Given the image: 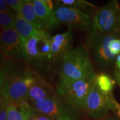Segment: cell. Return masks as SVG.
Returning a JSON list of instances; mask_svg holds the SVG:
<instances>
[{
	"label": "cell",
	"mask_w": 120,
	"mask_h": 120,
	"mask_svg": "<svg viewBox=\"0 0 120 120\" xmlns=\"http://www.w3.org/2000/svg\"><path fill=\"white\" fill-rule=\"evenodd\" d=\"M94 72L89 53L84 47L79 46L71 49L62 58L60 83L75 81Z\"/></svg>",
	"instance_id": "cell-1"
},
{
	"label": "cell",
	"mask_w": 120,
	"mask_h": 120,
	"mask_svg": "<svg viewBox=\"0 0 120 120\" xmlns=\"http://www.w3.org/2000/svg\"><path fill=\"white\" fill-rule=\"evenodd\" d=\"M4 90L8 95L12 103H21L27 101L28 87L26 85L23 73L5 67Z\"/></svg>",
	"instance_id": "cell-7"
},
{
	"label": "cell",
	"mask_w": 120,
	"mask_h": 120,
	"mask_svg": "<svg viewBox=\"0 0 120 120\" xmlns=\"http://www.w3.org/2000/svg\"><path fill=\"white\" fill-rule=\"evenodd\" d=\"M54 18L57 25L60 23L68 26L70 28H77L91 32L93 29V19L88 13L81 9L59 5L53 9Z\"/></svg>",
	"instance_id": "cell-4"
},
{
	"label": "cell",
	"mask_w": 120,
	"mask_h": 120,
	"mask_svg": "<svg viewBox=\"0 0 120 120\" xmlns=\"http://www.w3.org/2000/svg\"><path fill=\"white\" fill-rule=\"evenodd\" d=\"M13 27L17 31L20 37L23 38H30L33 36H40L46 33V31L35 28L24 18L17 15L15 17Z\"/></svg>",
	"instance_id": "cell-14"
},
{
	"label": "cell",
	"mask_w": 120,
	"mask_h": 120,
	"mask_svg": "<svg viewBox=\"0 0 120 120\" xmlns=\"http://www.w3.org/2000/svg\"><path fill=\"white\" fill-rule=\"evenodd\" d=\"M0 49L9 58L22 56L21 37L14 27L5 30L0 35Z\"/></svg>",
	"instance_id": "cell-9"
},
{
	"label": "cell",
	"mask_w": 120,
	"mask_h": 120,
	"mask_svg": "<svg viewBox=\"0 0 120 120\" xmlns=\"http://www.w3.org/2000/svg\"><path fill=\"white\" fill-rule=\"evenodd\" d=\"M113 98L112 95H107L102 94L94 84L86 98L83 109L94 118L101 117L111 110Z\"/></svg>",
	"instance_id": "cell-8"
},
{
	"label": "cell",
	"mask_w": 120,
	"mask_h": 120,
	"mask_svg": "<svg viewBox=\"0 0 120 120\" xmlns=\"http://www.w3.org/2000/svg\"><path fill=\"white\" fill-rule=\"evenodd\" d=\"M5 1L9 6L17 13V15H18L22 5L23 4L24 0H5Z\"/></svg>",
	"instance_id": "cell-22"
},
{
	"label": "cell",
	"mask_w": 120,
	"mask_h": 120,
	"mask_svg": "<svg viewBox=\"0 0 120 120\" xmlns=\"http://www.w3.org/2000/svg\"><path fill=\"white\" fill-rule=\"evenodd\" d=\"M72 35L71 30L66 32L58 34L52 36L51 38L50 52L47 60L52 61H57L62 60L64 56L71 49Z\"/></svg>",
	"instance_id": "cell-10"
},
{
	"label": "cell",
	"mask_w": 120,
	"mask_h": 120,
	"mask_svg": "<svg viewBox=\"0 0 120 120\" xmlns=\"http://www.w3.org/2000/svg\"><path fill=\"white\" fill-rule=\"evenodd\" d=\"M116 80L105 73L96 74L95 85L102 94L107 95H112L113 90L116 85Z\"/></svg>",
	"instance_id": "cell-17"
},
{
	"label": "cell",
	"mask_w": 120,
	"mask_h": 120,
	"mask_svg": "<svg viewBox=\"0 0 120 120\" xmlns=\"http://www.w3.org/2000/svg\"><path fill=\"white\" fill-rule=\"evenodd\" d=\"M11 11L5 0H0V12H8Z\"/></svg>",
	"instance_id": "cell-25"
},
{
	"label": "cell",
	"mask_w": 120,
	"mask_h": 120,
	"mask_svg": "<svg viewBox=\"0 0 120 120\" xmlns=\"http://www.w3.org/2000/svg\"><path fill=\"white\" fill-rule=\"evenodd\" d=\"M31 105L24 101L21 103H11L7 107L8 120H27Z\"/></svg>",
	"instance_id": "cell-15"
},
{
	"label": "cell",
	"mask_w": 120,
	"mask_h": 120,
	"mask_svg": "<svg viewBox=\"0 0 120 120\" xmlns=\"http://www.w3.org/2000/svg\"><path fill=\"white\" fill-rule=\"evenodd\" d=\"M95 76L96 73L94 72L75 81L66 83H58V94L72 107L83 109L86 98L94 86Z\"/></svg>",
	"instance_id": "cell-2"
},
{
	"label": "cell",
	"mask_w": 120,
	"mask_h": 120,
	"mask_svg": "<svg viewBox=\"0 0 120 120\" xmlns=\"http://www.w3.org/2000/svg\"><path fill=\"white\" fill-rule=\"evenodd\" d=\"M108 49L110 53L114 56L120 53V35L113 38L108 43Z\"/></svg>",
	"instance_id": "cell-20"
},
{
	"label": "cell",
	"mask_w": 120,
	"mask_h": 120,
	"mask_svg": "<svg viewBox=\"0 0 120 120\" xmlns=\"http://www.w3.org/2000/svg\"><path fill=\"white\" fill-rule=\"evenodd\" d=\"M31 106L36 111L51 116L56 120H75L78 116L76 108L64 102L56 95L42 101L31 103Z\"/></svg>",
	"instance_id": "cell-5"
},
{
	"label": "cell",
	"mask_w": 120,
	"mask_h": 120,
	"mask_svg": "<svg viewBox=\"0 0 120 120\" xmlns=\"http://www.w3.org/2000/svg\"><path fill=\"white\" fill-rule=\"evenodd\" d=\"M17 15H20L24 18L26 21L30 23L35 28L39 30H43V27L39 22L38 17L35 13L34 3L31 0H24L20 11Z\"/></svg>",
	"instance_id": "cell-16"
},
{
	"label": "cell",
	"mask_w": 120,
	"mask_h": 120,
	"mask_svg": "<svg viewBox=\"0 0 120 120\" xmlns=\"http://www.w3.org/2000/svg\"><path fill=\"white\" fill-rule=\"evenodd\" d=\"M56 2L59 5L70 7V8H77L79 9L98 8L96 5H95L94 4L84 0H60V1H56Z\"/></svg>",
	"instance_id": "cell-18"
},
{
	"label": "cell",
	"mask_w": 120,
	"mask_h": 120,
	"mask_svg": "<svg viewBox=\"0 0 120 120\" xmlns=\"http://www.w3.org/2000/svg\"><path fill=\"white\" fill-rule=\"evenodd\" d=\"M0 120H8V111L7 108L0 111Z\"/></svg>",
	"instance_id": "cell-27"
},
{
	"label": "cell",
	"mask_w": 120,
	"mask_h": 120,
	"mask_svg": "<svg viewBox=\"0 0 120 120\" xmlns=\"http://www.w3.org/2000/svg\"><path fill=\"white\" fill-rule=\"evenodd\" d=\"M33 3L36 17L44 31L52 30L58 26L54 18V5L52 1L34 0Z\"/></svg>",
	"instance_id": "cell-11"
},
{
	"label": "cell",
	"mask_w": 120,
	"mask_h": 120,
	"mask_svg": "<svg viewBox=\"0 0 120 120\" xmlns=\"http://www.w3.org/2000/svg\"><path fill=\"white\" fill-rule=\"evenodd\" d=\"M5 57L4 53L0 49V68H5Z\"/></svg>",
	"instance_id": "cell-28"
},
{
	"label": "cell",
	"mask_w": 120,
	"mask_h": 120,
	"mask_svg": "<svg viewBox=\"0 0 120 120\" xmlns=\"http://www.w3.org/2000/svg\"><path fill=\"white\" fill-rule=\"evenodd\" d=\"M55 95L52 87L38 75L34 83L29 88L27 100L34 103L44 101Z\"/></svg>",
	"instance_id": "cell-12"
},
{
	"label": "cell",
	"mask_w": 120,
	"mask_h": 120,
	"mask_svg": "<svg viewBox=\"0 0 120 120\" xmlns=\"http://www.w3.org/2000/svg\"><path fill=\"white\" fill-rule=\"evenodd\" d=\"M111 110L114 112L116 115L120 118V104L116 101L114 98H112V104H111Z\"/></svg>",
	"instance_id": "cell-23"
},
{
	"label": "cell",
	"mask_w": 120,
	"mask_h": 120,
	"mask_svg": "<svg viewBox=\"0 0 120 120\" xmlns=\"http://www.w3.org/2000/svg\"><path fill=\"white\" fill-rule=\"evenodd\" d=\"M11 103V100L4 90L0 94V111L6 109Z\"/></svg>",
	"instance_id": "cell-21"
},
{
	"label": "cell",
	"mask_w": 120,
	"mask_h": 120,
	"mask_svg": "<svg viewBox=\"0 0 120 120\" xmlns=\"http://www.w3.org/2000/svg\"><path fill=\"white\" fill-rule=\"evenodd\" d=\"M38 120H56L51 116H47L38 112Z\"/></svg>",
	"instance_id": "cell-26"
},
{
	"label": "cell",
	"mask_w": 120,
	"mask_h": 120,
	"mask_svg": "<svg viewBox=\"0 0 120 120\" xmlns=\"http://www.w3.org/2000/svg\"><path fill=\"white\" fill-rule=\"evenodd\" d=\"M114 77L116 83L120 86V71L118 70H116L114 73Z\"/></svg>",
	"instance_id": "cell-29"
},
{
	"label": "cell",
	"mask_w": 120,
	"mask_h": 120,
	"mask_svg": "<svg viewBox=\"0 0 120 120\" xmlns=\"http://www.w3.org/2000/svg\"><path fill=\"white\" fill-rule=\"evenodd\" d=\"M41 35L33 36L30 38H21L22 57H23L26 61L37 63L41 62L39 53V42Z\"/></svg>",
	"instance_id": "cell-13"
},
{
	"label": "cell",
	"mask_w": 120,
	"mask_h": 120,
	"mask_svg": "<svg viewBox=\"0 0 120 120\" xmlns=\"http://www.w3.org/2000/svg\"><path fill=\"white\" fill-rule=\"evenodd\" d=\"M17 15L11 11L8 12H0V26L4 30L13 27Z\"/></svg>",
	"instance_id": "cell-19"
},
{
	"label": "cell",
	"mask_w": 120,
	"mask_h": 120,
	"mask_svg": "<svg viewBox=\"0 0 120 120\" xmlns=\"http://www.w3.org/2000/svg\"><path fill=\"white\" fill-rule=\"evenodd\" d=\"M116 65L117 68V70L120 71V53L116 57Z\"/></svg>",
	"instance_id": "cell-30"
},
{
	"label": "cell",
	"mask_w": 120,
	"mask_h": 120,
	"mask_svg": "<svg viewBox=\"0 0 120 120\" xmlns=\"http://www.w3.org/2000/svg\"><path fill=\"white\" fill-rule=\"evenodd\" d=\"M93 19V29L89 35L107 34L120 31V7L116 0L98 9Z\"/></svg>",
	"instance_id": "cell-3"
},
{
	"label": "cell",
	"mask_w": 120,
	"mask_h": 120,
	"mask_svg": "<svg viewBox=\"0 0 120 120\" xmlns=\"http://www.w3.org/2000/svg\"><path fill=\"white\" fill-rule=\"evenodd\" d=\"M120 35V31L107 34L89 35L88 45L93 53L96 63L107 67L113 63L116 56L112 54L108 49V43L112 39Z\"/></svg>",
	"instance_id": "cell-6"
},
{
	"label": "cell",
	"mask_w": 120,
	"mask_h": 120,
	"mask_svg": "<svg viewBox=\"0 0 120 120\" xmlns=\"http://www.w3.org/2000/svg\"><path fill=\"white\" fill-rule=\"evenodd\" d=\"M5 67L0 68V94L3 91L4 87L5 77Z\"/></svg>",
	"instance_id": "cell-24"
}]
</instances>
